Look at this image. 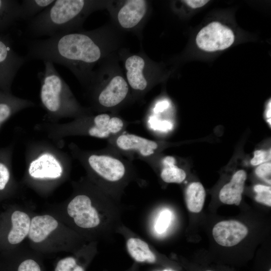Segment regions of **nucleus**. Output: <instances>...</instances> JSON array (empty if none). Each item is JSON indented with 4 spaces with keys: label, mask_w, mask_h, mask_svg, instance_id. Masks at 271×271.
Returning a JSON list of instances; mask_svg holds the SVG:
<instances>
[{
    "label": "nucleus",
    "mask_w": 271,
    "mask_h": 271,
    "mask_svg": "<svg viewBox=\"0 0 271 271\" xmlns=\"http://www.w3.org/2000/svg\"><path fill=\"white\" fill-rule=\"evenodd\" d=\"M187 6L193 9H197L205 6L209 2L206 0H186L183 1Z\"/></svg>",
    "instance_id": "nucleus-31"
},
{
    "label": "nucleus",
    "mask_w": 271,
    "mask_h": 271,
    "mask_svg": "<svg viewBox=\"0 0 271 271\" xmlns=\"http://www.w3.org/2000/svg\"><path fill=\"white\" fill-rule=\"evenodd\" d=\"M24 156L25 177L37 185L59 182L71 168V156L47 138L28 141Z\"/></svg>",
    "instance_id": "nucleus-5"
},
{
    "label": "nucleus",
    "mask_w": 271,
    "mask_h": 271,
    "mask_svg": "<svg viewBox=\"0 0 271 271\" xmlns=\"http://www.w3.org/2000/svg\"><path fill=\"white\" fill-rule=\"evenodd\" d=\"M206 271H212V270H206Z\"/></svg>",
    "instance_id": "nucleus-33"
},
{
    "label": "nucleus",
    "mask_w": 271,
    "mask_h": 271,
    "mask_svg": "<svg viewBox=\"0 0 271 271\" xmlns=\"http://www.w3.org/2000/svg\"><path fill=\"white\" fill-rule=\"evenodd\" d=\"M91 103V111L98 113L115 110L127 100L129 87L122 75L111 74L107 80L102 79L95 74L86 87Z\"/></svg>",
    "instance_id": "nucleus-7"
},
{
    "label": "nucleus",
    "mask_w": 271,
    "mask_h": 271,
    "mask_svg": "<svg viewBox=\"0 0 271 271\" xmlns=\"http://www.w3.org/2000/svg\"><path fill=\"white\" fill-rule=\"evenodd\" d=\"M67 147L71 157L85 169L89 179L105 193H120L135 174L132 161L107 147L88 150L71 142Z\"/></svg>",
    "instance_id": "nucleus-2"
},
{
    "label": "nucleus",
    "mask_w": 271,
    "mask_h": 271,
    "mask_svg": "<svg viewBox=\"0 0 271 271\" xmlns=\"http://www.w3.org/2000/svg\"><path fill=\"white\" fill-rule=\"evenodd\" d=\"M95 1L57 0L29 21L27 32L34 37H55L81 31L87 16L100 9Z\"/></svg>",
    "instance_id": "nucleus-3"
},
{
    "label": "nucleus",
    "mask_w": 271,
    "mask_h": 271,
    "mask_svg": "<svg viewBox=\"0 0 271 271\" xmlns=\"http://www.w3.org/2000/svg\"><path fill=\"white\" fill-rule=\"evenodd\" d=\"M269 271H271V269H270L269 270Z\"/></svg>",
    "instance_id": "nucleus-34"
},
{
    "label": "nucleus",
    "mask_w": 271,
    "mask_h": 271,
    "mask_svg": "<svg viewBox=\"0 0 271 271\" xmlns=\"http://www.w3.org/2000/svg\"><path fill=\"white\" fill-rule=\"evenodd\" d=\"M21 4L16 0H0V31L21 20Z\"/></svg>",
    "instance_id": "nucleus-21"
},
{
    "label": "nucleus",
    "mask_w": 271,
    "mask_h": 271,
    "mask_svg": "<svg viewBox=\"0 0 271 271\" xmlns=\"http://www.w3.org/2000/svg\"><path fill=\"white\" fill-rule=\"evenodd\" d=\"M35 106V103L31 100L16 96L0 89V129L13 116Z\"/></svg>",
    "instance_id": "nucleus-15"
},
{
    "label": "nucleus",
    "mask_w": 271,
    "mask_h": 271,
    "mask_svg": "<svg viewBox=\"0 0 271 271\" xmlns=\"http://www.w3.org/2000/svg\"><path fill=\"white\" fill-rule=\"evenodd\" d=\"M44 70L38 74L40 81V99L46 114L43 121L56 123L63 118L75 119L93 114L82 106L54 64L44 61Z\"/></svg>",
    "instance_id": "nucleus-6"
},
{
    "label": "nucleus",
    "mask_w": 271,
    "mask_h": 271,
    "mask_svg": "<svg viewBox=\"0 0 271 271\" xmlns=\"http://www.w3.org/2000/svg\"><path fill=\"white\" fill-rule=\"evenodd\" d=\"M54 271H85V270L82 265L77 263L74 257L68 256L58 261Z\"/></svg>",
    "instance_id": "nucleus-25"
},
{
    "label": "nucleus",
    "mask_w": 271,
    "mask_h": 271,
    "mask_svg": "<svg viewBox=\"0 0 271 271\" xmlns=\"http://www.w3.org/2000/svg\"><path fill=\"white\" fill-rule=\"evenodd\" d=\"M172 219V213L168 209L162 210L155 224V230L158 234L164 233L168 228Z\"/></svg>",
    "instance_id": "nucleus-27"
},
{
    "label": "nucleus",
    "mask_w": 271,
    "mask_h": 271,
    "mask_svg": "<svg viewBox=\"0 0 271 271\" xmlns=\"http://www.w3.org/2000/svg\"><path fill=\"white\" fill-rule=\"evenodd\" d=\"M104 33L101 29L79 31L26 42L27 61H49L68 68L86 87L94 72L93 67L106 54Z\"/></svg>",
    "instance_id": "nucleus-1"
},
{
    "label": "nucleus",
    "mask_w": 271,
    "mask_h": 271,
    "mask_svg": "<svg viewBox=\"0 0 271 271\" xmlns=\"http://www.w3.org/2000/svg\"><path fill=\"white\" fill-rule=\"evenodd\" d=\"M256 175L260 179L270 184V162H266L260 164L255 169Z\"/></svg>",
    "instance_id": "nucleus-30"
},
{
    "label": "nucleus",
    "mask_w": 271,
    "mask_h": 271,
    "mask_svg": "<svg viewBox=\"0 0 271 271\" xmlns=\"http://www.w3.org/2000/svg\"><path fill=\"white\" fill-rule=\"evenodd\" d=\"M107 147L132 161L145 162L157 155L162 149L160 142L123 131L107 140Z\"/></svg>",
    "instance_id": "nucleus-9"
},
{
    "label": "nucleus",
    "mask_w": 271,
    "mask_h": 271,
    "mask_svg": "<svg viewBox=\"0 0 271 271\" xmlns=\"http://www.w3.org/2000/svg\"><path fill=\"white\" fill-rule=\"evenodd\" d=\"M148 10V3L144 0L123 1L115 14L118 25L123 29L130 30L138 27L144 20Z\"/></svg>",
    "instance_id": "nucleus-13"
},
{
    "label": "nucleus",
    "mask_w": 271,
    "mask_h": 271,
    "mask_svg": "<svg viewBox=\"0 0 271 271\" xmlns=\"http://www.w3.org/2000/svg\"><path fill=\"white\" fill-rule=\"evenodd\" d=\"M126 247L131 257L137 262L154 263L156 260L148 243L140 238H129L126 241Z\"/></svg>",
    "instance_id": "nucleus-22"
},
{
    "label": "nucleus",
    "mask_w": 271,
    "mask_h": 271,
    "mask_svg": "<svg viewBox=\"0 0 271 271\" xmlns=\"http://www.w3.org/2000/svg\"><path fill=\"white\" fill-rule=\"evenodd\" d=\"M160 159L158 162L152 159L145 161H152L159 163L161 166L160 177L167 183H181L186 177L185 171L177 165L176 159L171 156H167Z\"/></svg>",
    "instance_id": "nucleus-20"
},
{
    "label": "nucleus",
    "mask_w": 271,
    "mask_h": 271,
    "mask_svg": "<svg viewBox=\"0 0 271 271\" xmlns=\"http://www.w3.org/2000/svg\"><path fill=\"white\" fill-rule=\"evenodd\" d=\"M11 228L7 235V240L11 244L21 242L28 236L31 219L24 212L16 210L11 216Z\"/></svg>",
    "instance_id": "nucleus-19"
},
{
    "label": "nucleus",
    "mask_w": 271,
    "mask_h": 271,
    "mask_svg": "<svg viewBox=\"0 0 271 271\" xmlns=\"http://www.w3.org/2000/svg\"><path fill=\"white\" fill-rule=\"evenodd\" d=\"M205 191L199 182H193L187 187L185 192V200L188 209L191 212H200L204 206Z\"/></svg>",
    "instance_id": "nucleus-23"
},
{
    "label": "nucleus",
    "mask_w": 271,
    "mask_h": 271,
    "mask_svg": "<svg viewBox=\"0 0 271 271\" xmlns=\"http://www.w3.org/2000/svg\"><path fill=\"white\" fill-rule=\"evenodd\" d=\"M271 106H270V100H269V102L268 103L267 108H266V117L267 118V122L269 123L270 125L271 124L270 122V109Z\"/></svg>",
    "instance_id": "nucleus-32"
},
{
    "label": "nucleus",
    "mask_w": 271,
    "mask_h": 271,
    "mask_svg": "<svg viewBox=\"0 0 271 271\" xmlns=\"http://www.w3.org/2000/svg\"><path fill=\"white\" fill-rule=\"evenodd\" d=\"M75 193L67 206L68 215L80 228L91 229L100 223V214L94 205V201L100 190L89 179L76 186Z\"/></svg>",
    "instance_id": "nucleus-8"
},
{
    "label": "nucleus",
    "mask_w": 271,
    "mask_h": 271,
    "mask_svg": "<svg viewBox=\"0 0 271 271\" xmlns=\"http://www.w3.org/2000/svg\"><path fill=\"white\" fill-rule=\"evenodd\" d=\"M125 79L134 96L144 94L149 90V79L147 62L142 56L133 54L124 61Z\"/></svg>",
    "instance_id": "nucleus-12"
},
{
    "label": "nucleus",
    "mask_w": 271,
    "mask_h": 271,
    "mask_svg": "<svg viewBox=\"0 0 271 271\" xmlns=\"http://www.w3.org/2000/svg\"><path fill=\"white\" fill-rule=\"evenodd\" d=\"M58 226L57 220L49 215H38L31 220L28 237L35 243L44 241Z\"/></svg>",
    "instance_id": "nucleus-18"
},
{
    "label": "nucleus",
    "mask_w": 271,
    "mask_h": 271,
    "mask_svg": "<svg viewBox=\"0 0 271 271\" xmlns=\"http://www.w3.org/2000/svg\"><path fill=\"white\" fill-rule=\"evenodd\" d=\"M54 2V0H23L20 3L21 20L29 21Z\"/></svg>",
    "instance_id": "nucleus-24"
},
{
    "label": "nucleus",
    "mask_w": 271,
    "mask_h": 271,
    "mask_svg": "<svg viewBox=\"0 0 271 271\" xmlns=\"http://www.w3.org/2000/svg\"><path fill=\"white\" fill-rule=\"evenodd\" d=\"M16 271H42L40 264L35 259L26 258L17 265Z\"/></svg>",
    "instance_id": "nucleus-28"
},
{
    "label": "nucleus",
    "mask_w": 271,
    "mask_h": 271,
    "mask_svg": "<svg viewBox=\"0 0 271 271\" xmlns=\"http://www.w3.org/2000/svg\"><path fill=\"white\" fill-rule=\"evenodd\" d=\"M15 142L0 148V196L9 193L13 185L12 161Z\"/></svg>",
    "instance_id": "nucleus-16"
},
{
    "label": "nucleus",
    "mask_w": 271,
    "mask_h": 271,
    "mask_svg": "<svg viewBox=\"0 0 271 271\" xmlns=\"http://www.w3.org/2000/svg\"><path fill=\"white\" fill-rule=\"evenodd\" d=\"M27 61L17 53L7 36H0V89L12 93V86L20 69Z\"/></svg>",
    "instance_id": "nucleus-10"
},
{
    "label": "nucleus",
    "mask_w": 271,
    "mask_h": 271,
    "mask_svg": "<svg viewBox=\"0 0 271 271\" xmlns=\"http://www.w3.org/2000/svg\"><path fill=\"white\" fill-rule=\"evenodd\" d=\"M246 179V173L244 170L237 171L230 181L220 190L219 195L220 201L226 204L239 205Z\"/></svg>",
    "instance_id": "nucleus-17"
},
{
    "label": "nucleus",
    "mask_w": 271,
    "mask_h": 271,
    "mask_svg": "<svg viewBox=\"0 0 271 271\" xmlns=\"http://www.w3.org/2000/svg\"><path fill=\"white\" fill-rule=\"evenodd\" d=\"M248 232L247 227L236 220L220 221L212 229V235L216 242L226 247L237 244L246 237Z\"/></svg>",
    "instance_id": "nucleus-14"
},
{
    "label": "nucleus",
    "mask_w": 271,
    "mask_h": 271,
    "mask_svg": "<svg viewBox=\"0 0 271 271\" xmlns=\"http://www.w3.org/2000/svg\"><path fill=\"white\" fill-rule=\"evenodd\" d=\"M234 41L232 31L218 22H213L202 28L196 37L198 47L209 52L223 50Z\"/></svg>",
    "instance_id": "nucleus-11"
},
{
    "label": "nucleus",
    "mask_w": 271,
    "mask_h": 271,
    "mask_svg": "<svg viewBox=\"0 0 271 271\" xmlns=\"http://www.w3.org/2000/svg\"><path fill=\"white\" fill-rule=\"evenodd\" d=\"M131 123L116 113L105 112L83 116L66 122L42 121L36 124L34 128L63 148L66 138L87 136L108 140L125 131Z\"/></svg>",
    "instance_id": "nucleus-4"
},
{
    "label": "nucleus",
    "mask_w": 271,
    "mask_h": 271,
    "mask_svg": "<svg viewBox=\"0 0 271 271\" xmlns=\"http://www.w3.org/2000/svg\"><path fill=\"white\" fill-rule=\"evenodd\" d=\"M256 195L255 200L258 203L271 206V187L263 185H256L253 187Z\"/></svg>",
    "instance_id": "nucleus-26"
},
{
    "label": "nucleus",
    "mask_w": 271,
    "mask_h": 271,
    "mask_svg": "<svg viewBox=\"0 0 271 271\" xmlns=\"http://www.w3.org/2000/svg\"><path fill=\"white\" fill-rule=\"evenodd\" d=\"M270 150L267 151L256 150L254 153V157L251 160V164L253 166L260 165L270 160Z\"/></svg>",
    "instance_id": "nucleus-29"
}]
</instances>
